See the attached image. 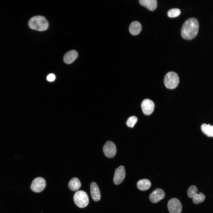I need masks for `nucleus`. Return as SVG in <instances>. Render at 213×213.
<instances>
[{"label":"nucleus","mask_w":213,"mask_h":213,"mask_svg":"<svg viewBox=\"0 0 213 213\" xmlns=\"http://www.w3.org/2000/svg\"><path fill=\"white\" fill-rule=\"evenodd\" d=\"M167 207L170 213H180L182 206L180 201L178 199H170L167 204Z\"/></svg>","instance_id":"nucleus-6"},{"label":"nucleus","mask_w":213,"mask_h":213,"mask_svg":"<svg viewBox=\"0 0 213 213\" xmlns=\"http://www.w3.org/2000/svg\"><path fill=\"white\" fill-rule=\"evenodd\" d=\"M46 186L45 180L43 178L38 177L35 178L32 181L30 188L33 192L40 193L42 191Z\"/></svg>","instance_id":"nucleus-5"},{"label":"nucleus","mask_w":213,"mask_h":213,"mask_svg":"<svg viewBox=\"0 0 213 213\" xmlns=\"http://www.w3.org/2000/svg\"><path fill=\"white\" fill-rule=\"evenodd\" d=\"M205 199V196L204 194L201 192L199 193H197L193 197L192 201L193 203L198 204L204 202Z\"/></svg>","instance_id":"nucleus-18"},{"label":"nucleus","mask_w":213,"mask_h":213,"mask_svg":"<svg viewBox=\"0 0 213 213\" xmlns=\"http://www.w3.org/2000/svg\"><path fill=\"white\" fill-rule=\"evenodd\" d=\"M137 185L140 190L144 191L149 189L151 185V183L149 180L143 179L139 180L137 182Z\"/></svg>","instance_id":"nucleus-15"},{"label":"nucleus","mask_w":213,"mask_h":213,"mask_svg":"<svg viewBox=\"0 0 213 213\" xmlns=\"http://www.w3.org/2000/svg\"><path fill=\"white\" fill-rule=\"evenodd\" d=\"M179 82L178 74L174 72H170L166 74L164 79L165 87L169 89H173L178 86Z\"/></svg>","instance_id":"nucleus-3"},{"label":"nucleus","mask_w":213,"mask_h":213,"mask_svg":"<svg viewBox=\"0 0 213 213\" xmlns=\"http://www.w3.org/2000/svg\"><path fill=\"white\" fill-rule=\"evenodd\" d=\"M142 26L139 22L135 21L130 24L129 27V31L130 33L133 35H136L141 31Z\"/></svg>","instance_id":"nucleus-14"},{"label":"nucleus","mask_w":213,"mask_h":213,"mask_svg":"<svg viewBox=\"0 0 213 213\" xmlns=\"http://www.w3.org/2000/svg\"><path fill=\"white\" fill-rule=\"evenodd\" d=\"M139 2L141 5L150 11L155 10L157 7V2L156 0H139Z\"/></svg>","instance_id":"nucleus-13"},{"label":"nucleus","mask_w":213,"mask_h":213,"mask_svg":"<svg viewBox=\"0 0 213 213\" xmlns=\"http://www.w3.org/2000/svg\"><path fill=\"white\" fill-rule=\"evenodd\" d=\"M81 184L79 179L75 177L72 178L69 181L68 187L72 191H76L81 187Z\"/></svg>","instance_id":"nucleus-16"},{"label":"nucleus","mask_w":213,"mask_h":213,"mask_svg":"<svg viewBox=\"0 0 213 213\" xmlns=\"http://www.w3.org/2000/svg\"><path fill=\"white\" fill-rule=\"evenodd\" d=\"M73 200L77 206L81 208L86 207L89 203L88 196L86 192L83 191L76 192L73 196Z\"/></svg>","instance_id":"nucleus-4"},{"label":"nucleus","mask_w":213,"mask_h":213,"mask_svg":"<svg viewBox=\"0 0 213 213\" xmlns=\"http://www.w3.org/2000/svg\"><path fill=\"white\" fill-rule=\"evenodd\" d=\"M199 25L198 20L193 17L188 18L183 24L181 30L182 38L186 40H191L197 35Z\"/></svg>","instance_id":"nucleus-1"},{"label":"nucleus","mask_w":213,"mask_h":213,"mask_svg":"<svg viewBox=\"0 0 213 213\" xmlns=\"http://www.w3.org/2000/svg\"><path fill=\"white\" fill-rule=\"evenodd\" d=\"M141 107L143 114L146 115H149L153 112L154 104L152 100L149 99H146L142 101Z\"/></svg>","instance_id":"nucleus-10"},{"label":"nucleus","mask_w":213,"mask_h":213,"mask_svg":"<svg viewBox=\"0 0 213 213\" xmlns=\"http://www.w3.org/2000/svg\"><path fill=\"white\" fill-rule=\"evenodd\" d=\"M28 25L30 29L41 31L47 30L49 24L44 17L38 15L31 18L28 21Z\"/></svg>","instance_id":"nucleus-2"},{"label":"nucleus","mask_w":213,"mask_h":213,"mask_svg":"<svg viewBox=\"0 0 213 213\" xmlns=\"http://www.w3.org/2000/svg\"><path fill=\"white\" fill-rule=\"evenodd\" d=\"M137 121V118L135 116H132L128 119L126 123L129 127L133 128Z\"/></svg>","instance_id":"nucleus-21"},{"label":"nucleus","mask_w":213,"mask_h":213,"mask_svg":"<svg viewBox=\"0 0 213 213\" xmlns=\"http://www.w3.org/2000/svg\"><path fill=\"white\" fill-rule=\"evenodd\" d=\"M198 191L197 187L195 185H192L188 189L187 191L188 196L189 198H193L197 193Z\"/></svg>","instance_id":"nucleus-19"},{"label":"nucleus","mask_w":213,"mask_h":213,"mask_svg":"<svg viewBox=\"0 0 213 213\" xmlns=\"http://www.w3.org/2000/svg\"><path fill=\"white\" fill-rule=\"evenodd\" d=\"M180 10L177 8H174L169 10L167 12V15L171 18L176 17L180 15Z\"/></svg>","instance_id":"nucleus-20"},{"label":"nucleus","mask_w":213,"mask_h":213,"mask_svg":"<svg viewBox=\"0 0 213 213\" xmlns=\"http://www.w3.org/2000/svg\"><path fill=\"white\" fill-rule=\"evenodd\" d=\"M103 151L105 155L109 158L113 157L115 155L116 148L114 143L111 141H107L103 147Z\"/></svg>","instance_id":"nucleus-7"},{"label":"nucleus","mask_w":213,"mask_h":213,"mask_svg":"<svg viewBox=\"0 0 213 213\" xmlns=\"http://www.w3.org/2000/svg\"><path fill=\"white\" fill-rule=\"evenodd\" d=\"M55 78V76L53 74H49L47 77V80L50 82L53 81L54 80Z\"/></svg>","instance_id":"nucleus-22"},{"label":"nucleus","mask_w":213,"mask_h":213,"mask_svg":"<svg viewBox=\"0 0 213 213\" xmlns=\"http://www.w3.org/2000/svg\"><path fill=\"white\" fill-rule=\"evenodd\" d=\"M125 175V169L122 165L120 166L115 170L113 178L114 183L117 185L120 183L124 180Z\"/></svg>","instance_id":"nucleus-8"},{"label":"nucleus","mask_w":213,"mask_h":213,"mask_svg":"<svg viewBox=\"0 0 213 213\" xmlns=\"http://www.w3.org/2000/svg\"><path fill=\"white\" fill-rule=\"evenodd\" d=\"M201 129L203 133L207 136L213 137V125L203 123L201 126Z\"/></svg>","instance_id":"nucleus-17"},{"label":"nucleus","mask_w":213,"mask_h":213,"mask_svg":"<svg viewBox=\"0 0 213 213\" xmlns=\"http://www.w3.org/2000/svg\"><path fill=\"white\" fill-rule=\"evenodd\" d=\"M165 196L164 191L162 189L157 188L154 190L149 196L151 201L154 203H156L163 199Z\"/></svg>","instance_id":"nucleus-9"},{"label":"nucleus","mask_w":213,"mask_h":213,"mask_svg":"<svg viewBox=\"0 0 213 213\" xmlns=\"http://www.w3.org/2000/svg\"><path fill=\"white\" fill-rule=\"evenodd\" d=\"M78 54L75 50H70L67 52L63 57L64 62L67 64H70L73 62L77 58Z\"/></svg>","instance_id":"nucleus-12"},{"label":"nucleus","mask_w":213,"mask_h":213,"mask_svg":"<svg viewBox=\"0 0 213 213\" xmlns=\"http://www.w3.org/2000/svg\"><path fill=\"white\" fill-rule=\"evenodd\" d=\"M90 191L92 199L96 201H99L101 198V195L99 188L96 183L92 182L91 183Z\"/></svg>","instance_id":"nucleus-11"}]
</instances>
